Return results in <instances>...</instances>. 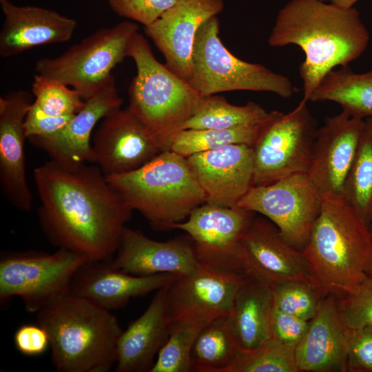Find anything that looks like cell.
Returning <instances> with one entry per match:
<instances>
[{
  "label": "cell",
  "instance_id": "6da1fadb",
  "mask_svg": "<svg viewBox=\"0 0 372 372\" xmlns=\"http://www.w3.org/2000/svg\"><path fill=\"white\" fill-rule=\"evenodd\" d=\"M38 218L50 242L85 256L110 260L133 209L95 164L50 160L34 169Z\"/></svg>",
  "mask_w": 372,
  "mask_h": 372
},
{
  "label": "cell",
  "instance_id": "7a4b0ae2",
  "mask_svg": "<svg viewBox=\"0 0 372 372\" xmlns=\"http://www.w3.org/2000/svg\"><path fill=\"white\" fill-rule=\"evenodd\" d=\"M369 41V32L354 6L290 0L278 11L267 43L271 47L295 45L302 49L305 58L299 67L301 101L308 102L322 78L359 58Z\"/></svg>",
  "mask_w": 372,
  "mask_h": 372
},
{
  "label": "cell",
  "instance_id": "3957f363",
  "mask_svg": "<svg viewBox=\"0 0 372 372\" xmlns=\"http://www.w3.org/2000/svg\"><path fill=\"white\" fill-rule=\"evenodd\" d=\"M321 296L342 298L372 276L369 226L343 197L323 196L320 214L302 251Z\"/></svg>",
  "mask_w": 372,
  "mask_h": 372
},
{
  "label": "cell",
  "instance_id": "277c9868",
  "mask_svg": "<svg viewBox=\"0 0 372 372\" xmlns=\"http://www.w3.org/2000/svg\"><path fill=\"white\" fill-rule=\"evenodd\" d=\"M48 334L53 366L59 372H107L116 361L123 331L116 318L69 290L37 313Z\"/></svg>",
  "mask_w": 372,
  "mask_h": 372
},
{
  "label": "cell",
  "instance_id": "5b68a950",
  "mask_svg": "<svg viewBox=\"0 0 372 372\" xmlns=\"http://www.w3.org/2000/svg\"><path fill=\"white\" fill-rule=\"evenodd\" d=\"M106 178L156 229H171L206 203L187 158L170 150L160 152L136 170Z\"/></svg>",
  "mask_w": 372,
  "mask_h": 372
},
{
  "label": "cell",
  "instance_id": "8992f818",
  "mask_svg": "<svg viewBox=\"0 0 372 372\" xmlns=\"http://www.w3.org/2000/svg\"><path fill=\"white\" fill-rule=\"evenodd\" d=\"M128 56L134 61L136 74L129 85L127 107L154 136L162 152L168 150L170 137L192 116L202 96L156 59L138 32L130 40Z\"/></svg>",
  "mask_w": 372,
  "mask_h": 372
},
{
  "label": "cell",
  "instance_id": "52a82bcc",
  "mask_svg": "<svg viewBox=\"0 0 372 372\" xmlns=\"http://www.w3.org/2000/svg\"><path fill=\"white\" fill-rule=\"evenodd\" d=\"M217 16L205 21L195 38L189 85L202 96L230 91L269 92L289 99L296 92L290 79L260 63L233 55L219 37Z\"/></svg>",
  "mask_w": 372,
  "mask_h": 372
},
{
  "label": "cell",
  "instance_id": "ba28073f",
  "mask_svg": "<svg viewBox=\"0 0 372 372\" xmlns=\"http://www.w3.org/2000/svg\"><path fill=\"white\" fill-rule=\"evenodd\" d=\"M318 127L307 102L301 101L287 113L269 112L253 145L252 186L307 173Z\"/></svg>",
  "mask_w": 372,
  "mask_h": 372
},
{
  "label": "cell",
  "instance_id": "9c48e42d",
  "mask_svg": "<svg viewBox=\"0 0 372 372\" xmlns=\"http://www.w3.org/2000/svg\"><path fill=\"white\" fill-rule=\"evenodd\" d=\"M138 28L136 23L123 21L99 29L62 54L41 58L35 63V70L39 75L74 89L85 101L127 57L130 40Z\"/></svg>",
  "mask_w": 372,
  "mask_h": 372
},
{
  "label": "cell",
  "instance_id": "30bf717a",
  "mask_svg": "<svg viewBox=\"0 0 372 372\" xmlns=\"http://www.w3.org/2000/svg\"><path fill=\"white\" fill-rule=\"evenodd\" d=\"M88 260L65 249L54 253H18L0 260V303L20 298L25 309L37 313L69 290L77 269Z\"/></svg>",
  "mask_w": 372,
  "mask_h": 372
},
{
  "label": "cell",
  "instance_id": "8fae6325",
  "mask_svg": "<svg viewBox=\"0 0 372 372\" xmlns=\"http://www.w3.org/2000/svg\"><path fill=\"white\" fill-rule=\"evenodd\" d=\"M322 203V196L308 174L300 173L251 186L237 205L265 216L288 244L302 251Z\"/></svg>",
  "mask_w": 372,
  "mask_h": 372
},
{
  "label": "cell",
  "instance_id": "7c38bea8",
  "mask_svg": "<svg viewBox=\"0 0 372 372\" xmlns=\"http://www.w3.org/2000/svg\"><path fill=\"white\" fill-rule=\"evenodd\" d=\"M245 275L198 263L191 273L178 276L168 287L170 325L201 324L226 318Z\"/></svg>",
  "mask_w": 372,
  "mask_h": 372
},
{
  "label": "cell",
  "instance_id": "4fadbf2b",
  "mask_svg": "<svg viewBox=\"0 0 372 372\" xmlns=\"http://www.w3.org/2000/svg\"><path fill=\"white\" fill-rule=\"evenodd\" d=\"M238 206L205 203L172 229L185 231L192 240L198 262L223 270L242 273L240 239L254 216Z\"/></svg>",
  "mask_w": 372,
  "mask_h": 372
},
{
  "label": "cell",
  "instance_id": "5bb4252c",
  "mask_svg": "<svg viewBox=\"0 0 372 372\" xmlns=\"http://www.w3.org/2000/svg\"><path fill=\"white\" fill-rule=\"evenodd\" d=\"M242 272L272 288L285 282L311 284L305 257L288 244L269 220L254 217L239 244Z\"/></svg>",
  "mask_w": 372,
  "mask_h": 372
},
{
  "label": "cell",
  "instance_id": "9a60e30c",
  "mask_svg": "<svg viewBox=\"0 0 372 372\" xmlns=\"http://www.w3.org/2000/svg\"><path fill=\"white\" fill-rule=\"evenodd\" d=\"M92 147L93 163L106 177L136 170L162 152L154 136L128 107L101 121Z\"/></svg>",
  "mask_w": 372,
  "mask_h": 372
},
{
  "label": "cell",
  "instance_id": "2e32d148",
  "mask_svg": "<svg viewBox=\"0 0 372 372\" xmlns=\"http://www.w3.org/2000/svg\"><path fill=\"white\" fill-rule=\"evenodd\" d=\"M364 127V119L344 111L318 127L307 174L322 196L343 197Z\"/></svg>",
  "mask_w": 372,
  "mask_h": 372
},
{
  "label": "cell",
  "instance_id": "e0dca14e",
  "mask_svg": "<svg viewBox=\"0 0 372 372\" xmlns=\"http://www.w3.org/2000/svg\"><path fill=\"white\" fill-rule=\"evenodd\" d=\"M223 9V0H177L145 27V33L164 56L166 66L188 82L196 33L205 21Z\"/></svg>",
  "mask_w": 372,
  "mask_h": 372
},
{
  "label": "cell",
  "instance_id": "ac0fdd59",
  "mask_svg": "<svg viewBox=\"0 0 372 372\" xmlns=\"http://www.w3.org/2000/svg\"><path fill=\"white\" fill-rule=\"evenodd\" d=\"M32 102L23 90L0 97V185L9 203L23 211H30L33 204L24 151L25 119Z\"/></svg>",
  "mask_w": 372,
  "mask_h": 372
},
{
  "label": "cell",
  "instance_id": "d6986e66",
  "mask_svg": "<svg viewBox=\"0 0 372 372\" xmlns=\"http://www.w3.org/2000/svg\"><path fill=\"white\" fill-rule=\"evenodd\" d=\"M115 77L111 74L100 88L85 101L83 107L60 131L28 139L50 158L65 165L92 163L91 134L99 121L121 108Z\"/></svg>",
  "mask_w": 372,
  "mask_h": 372
},
{
  "label": "cell",
  "instance_id": "ffe728a7",
  "mask_svg": "<svg viewBox=\"0 0 372 372\" xmlns=\"http://www.w3.org/2000/svg\"><path fill=\"white\" fill-rule=\"evenodd\" d=\"M187 160L206 195V203L238 206L252 186L253 146L229 145L194 154Z\"/></svg>",
  "mask_w": 372,
  "mask_h": 372
},
{
  "label": "cell",
  "instance_id": "44dd1931",
  "mask_svg": "<svg viewBox=\"0 0 372 372\" xmlns=\"http://www.w3.org/2000/svg\"><path fill=\"white\" fill-rule=\"evenodd\" d=\"M178 277L170 273L138 276L114 268L111 260H87L74 274L69 291L111 311L171 284Z\"/></svg>",
  "mask_w": 372,
  "mask_h": 372
},
{
  "label": "cell",
  "instance_id": "7402d4cb",
  "mask_svg": "<svg viewBox=\"0 0 372 372\" xmlns=\"http://www.w3.org/2000/svg\"><path fill=\"white\" fill-rule=\"evenodd\" d=\"M111 263L118 270L138 276H180L192 272L199 262L190 238L156 241L125 227Z\"/></svg>",
  "mask_w": 372,
  "mask_h": 372
},
{
  "label": "cell",
  "instance_id": "603a6c76",
  "mask_svg": "<svg viewBox=\"0 0 372 372\" xmlns=\"http://www.w3.org/2000/svg\"><path fill=\"white\" fill-rule=\"evenodd\" d=\"M4 21L0 31V56L10 58L33 48L68 41L77 26L75 19L50 9L17 6L0 0Z\"/></svg>",
  "mask_w": 372,
  "mask_h": 372
},
{
  "label": "cell",
  "instance_id": "cb8c5ba5",
  "mask_svg": "<svg viewBox=\"0 0 372 372\" xmlns=\"http://www.w3.org/2000/svg\"><path fill=\"white\" fill-rule=\"evenodd\" d=\"M295 355L299 372L346 371L347 327L335 296L322 298Z\"/></svg>",
  "mask_w": 372,
  "mask_h": 372
},
{
  "label": "cell",
  "instance_id": "d4e9b609",
  "mask_svg": "<svg viewBox=\"0 0 372 372\" xmlns=\"http://www.w3.org/2000/svg\"><path fill=\"white\" fill-rule=\"evenodd\" d=\"M169 285L156 291L145 311L122 331L116 347L115 372H150L155 356L170 333L167 305Z\"/></svg>",
  "mask_w": 372,
  "mask_h": 372
},
{
  "label": "cell",
  "instance_id": "484cf974",
  "mask_svg": "<svg viewBox=\"0 0 372 372\" xmlns=\"http://www.w3.org/2000/svg\"><path fill=\"white\" fill-rule=\"evenodd\" d=\"M273 288L245 276L225 318L227 327L242 351L258 347L273 337Z\"/></svg>",
  "mask_w": 372,
  "mask_h": 372
},
{
  "label": "cell",
  "instance_id": "4316f807",
  "mask_svg": "<svg viewBox=\"0 0 372 372\" xmlns=\"http://www.w3.org/2000/svg\"><path fill=\"white\" fill-rule=\"evenodd\" d=\"M309 101L336 103L342 111L355 118L372 117V70L356 73L349 65L333 69L322 78Z\"/></svg>",
  "mask_w": 372,
  "mask_h": 372
},
{
  "label": "cell",
  "instance_id": "83f0119b",
  "mask_svg": "<svg viewBox=\"0 0 372 372\" xmlns=\"http://www.w3.org/2000/svg\"><path fill=\"white\" fill-rule=\"evenodd\" d=\"M267 112L260 105L249 101L244 105L229 103L215 94L201 97L192 116L181 126L183 130L227 129L262 123Z\"/></svg>",
  "mask_w": 372,
  "mask_h": 372
},
{
  "label": "cell",
  "instance_id": "f1b7e54d",
  "mask_svg": "<svg viewBox=\"0 0 372 372\" xmlns=\"http://www.w3.org/2000/svg\"><path fill=\"white\" fill-rule=\"evenodd\" d=\"M225 322L217 319L204 327L194 343L192 371L226 372L241 352Z\"/></svg>",
  "mask_w": 372,
  "mask_h": 372
},
{
  "label": "cell",
  "instance_id": "f546056e",
  "mask_svg": "<svg viewBox=\"0 0 372 372\" xmlns=\"http://www.w3.org/2000/svg\"><path fill=\"white\" fill-rule=\"evenodd\" d=\"M343 198L369 226L372 220V117L364 127L345 182Z\"/></svg>",
  "mask_w": 372,
  "mask_h": 372
},
{
  "label": "cell",
  "instance_id": "4dcf8cb0",
  "mask_svg": "<svg viewBox=\"0 0 372 372\" xmlns=\"http://www.w3.org/2000/svg\"><path fill=\"white\" fill-rule=\"evenodd\" d=\"M264 121L227 129L183 130L172 135L168 150L187 158L196 153L229 145L253 146Z\"/></svg>",
  "mask_w": 372,
  "mask_h": 372
},
{
  "label": "cell",
  "instance_id": "1f68e13d",
  "mask_svg": "<svg viewBox=\"0 0 372 372\" xmlns=\"http://www.w3.org/2000/svg\"><path fill=\"white\" fill-rule=\"evenodd\" d=\"M295 349L272 337L254 349L242 351L226 372H299Z\"/></svg>",
  "mask_w": 372,
  "mask_h": 372
},
{
  "label": "cell",
  "instance_id": "d6a6232c",
  "mask_svg": "<svg viewBox=\"0 0 372 372\" xmlns=\"http://www.w3.org/2000/svg\"><path fill=\"white\" fill-rule=\"evenodd\" d=\"M33 104L45 115L52 117L73 116L84 106L79 92L55 80L36 74L32 84Z\"/></svg>",
  "mask_w": 372,
  "mask_h": 372
},
{
  "label": "cell",
  "instance_id": "836d02e7",
  "mask_svg": "<svg viewBox=\"0 0 372 372\" xmlns=\"http://www.w3.org/2000/svg\"><path fill=\"white\" fill-rule=\"evenodd\" d=\"M201 324L170 325L169 336L159 351L150 372L192 371L191 354Z\"/></svg>",
  "mask_w": 372,
  "mask_h": 372
},
{
  "label": "cell",
  "instance_id": "e575fe53",
  "mask_svg": "<svg viewBox=\"0 0 372 372\" xmlns=\"http://www.w3.org/2000/svg\"><path fill=\"white\" fill-rule=\"evenodd\" d=\"M273 298L276 310L309 321L316 314L322 297L313 284L291 280L274 287Z\"/></svg>",
  "mask_w": 372,
  "mask_h": 372
},
{
  "label": "cell",
  "instance_id": "d590c367",
  "mask_svg": "<svg viewBox=\"0 0 372 372\" xmlns=\"http://www.w3.org/2000/svg\"><path fill=\"white\" fill-rule=\"evenodd\" d=\"M337 306L347 327L372 326V276L354 293L337 299Z\"/></svg>",
  "mask_w": 372,
  "mask_h": 372
},
{
  "label": "cell",
  "instance_id": "8d00e7d4",
  "mask_svg": "<svg viewBox=\"0 0 372 372\" xmlns=\"http://www.w3.org/2000/svg\"><path fill=\"white\" fill-rule=\"evenodd\" d=\"M346 371L372 372V326L347 327Z\"/></svg>",
  "mask_w": 372,
  "mask_h": 372
},
{
  "label": "cell",
  "instance_id": "74e56055",
  "mask_svg": "<svg viewBox=\"0 0 372 372\" xmlns=\"http://www.w3.org/2000/svg\"><path fill=\"white\" fill-rule=\"evenodd\" d=\"M177 0H108L117 15L135 21L145 27L151 25Z\"/></svg>",
  "mask_w": 372,
  "mask_h": 372
},
{
  "label": "cell",
  "instance_id": "f35d334b",
  "mask_svg": "<svg viewBox=\"0 0 372 372\" xmlns=\"http://www.w3.org/2000/svg\"><path fill=\"white\" fill-rule=\"evenodd\" d=\"M309 321L287 314L273 308L271 318L273 337L296 347L305 335Z\"/></svg>",
  "mask_w": 372,
  "mask_h": 372
},
{
  "label": "cell",
  "instance_id": "ab89813d",
  "mask_svg": "<svg viewBox=\"0 0 372 372\" xmlns=\"http://www.w3.org/2000/svg\"><path fill=\"white\" fill-rule=\"evenodd\" d=\"M14 342L17 350L28 356L40 355L50 347L48 334L39 324L21 326L14 333Z\"/></svg>",
  "mask_w": 372,
  "mask_h": 372
},
{
  "label": "cell",
  "instance_id": "60d3db41",
  "mask_svg": "<svg viewBox=\"0 0 372 372\" xmlns=\"http://www.w3.org/2000/svg\"><path fill=\"white\" fill-rule=\"evenodd\" d=\"M74 115L63 117L46 116L32 102L28 109L24 123L27 138L53 134L62 130Z\"/></svg>",
  "mask_w": 372,
  "mask_h": 372
},
{
  "label": "cell",
  "instance_id": "b9f144b4",
  "mask_svg": "<svg viewBox=\"0 0 372 372\" xmlns=\"http://www.w3.org/2000/svg\"><path fill=\"white\" fill-rule=\"evenodd\" d=\"M336 4L338 6L350 8L353 7L354 4L360 0H322Z\"/></svg>",
  "mask_w": 372,
  "mask_h": 372
},
{
  "label": "cell",
  "instance_id": "7bdbcfd3",
  "mask_svg": "<svg viewBox=\"0 0 372 372\" xmlns=\"http://www.w3.org/2000/svg\"><path fill=\"white\" fill-rule=\"evenodd\" d=\"M369 231H370L371 238H372V220L371 221V223L369 225Z\"/></svg>",
  "mask_w": 372,
  "mask_h": 372
}]
</instances>
